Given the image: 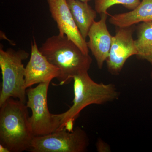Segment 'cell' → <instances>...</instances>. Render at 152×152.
<instances>
[{
	"instance_id": "13",
	"label": "cell",
	"mask_w": 152,
	"mask_h": 152,
	"mask_svg": "<svg viewBox=\"0 0 152 152\" xmlns=\"http://www.w3.org/2000/svg\"><path fill=\"white\" fill-rule=\"evenodd\" d=\"M135 43L138 52L137 56L147 60L152 67V21L142 22L139 25Z\"/></svg>"
},
{
	"instance_id": "7",
	"label": "cell",
	"mask_w": 152,
	"mask_h": 152,
	"mask_svg": "<svg viewBox=\"0 0 152 152\" xmlns=\"http://www.w3.org/2000/svg\"><path fill=\"white\" fill-rule=\"evenodd\" d=\"M134 26L118 27L115 35L113 37L111 47L106 61L108 70L112 75L119 74L127 60L138 54L132 37Z\"/></svg>"
},
{
	"instance_id": "10",
	"label": "cell",
	"mask_w": 152,
	"mask_h": 152,
	"mask_svg": "<svg viewBox=\"0 0 152 152\" xmlns=\"http://www.w3.org/2000/svg\"><path fill=\"white\" fill-rule=\"evenodd\" d=\"M100 15V20L94 22L90 28L87 45L94 57L98 67L101 69L108 57L113 36L109 32L106 24L108 14Z\"/></svg>"
},
{
	"instance_id": "4",
	"label": "cell",
	"mask_w": 152,
	"mask_h": 152,
	"mask_svg": "<svg viewBox=\"0 0 152 152\" xmlns=\"http://www.w3.org/2000/svg\"><path fill=\"white\" fill-rule=\"evenodd\" d=\"M29 54L24 50H4L0 48V68L1 71L2 87L0 92V106L11 98L26 104V90L25 86V67L23 61Z\"/></svg>"
},
{
	"instance_id": "14",
	"label": "cell",
	"mask_w": 152,
	"mask_h": 152,
	"mask_svg": "<svg viewBox=\"0 0 152 152\" xmlns=\"http://www.w3.org/2000/svg\"><path fill=\"white\" fill-rule=\"evenodd\" d=\"M141 0H94L95 10L97 13H108L107 11L112 6L122 5L130 10H133L139 5Z\"/></svg>"
},
{
	"instance_id": "12",
	"label": "cell",
	"mask_w": 152,
	"mask_h": 152,
	"mask_svg": "<svg viewBox=\"0 0 152 152\" xmlns=\"http://www.w3.org/2000/svg\"><path fill=\"white\" fill-rule=\"evenodd\" d=\"M67 2L79 31L86 40L97 12L88 2L79 0H67Z\"/></svg>"
},
{
	"instance_id": "9",
	"label": "cell",
	"mask_w": 152,
	"mask_h": 152,
	"mask_svg": "<svg viewBox=\"0 0 152 152\" xmlns=\"http://www.w3.org/2000/svg\"><path fill=\"white\" fill-rule=\"evenodd\" d=\"M59 74V69L41 53L35 39L33 38L29 61L25 67L26 88L37 84L51 82L53 79L57 78Z\"/></svg>"
},
{
	"instance_id": "11",
	"label": "cell",
	"mask_w": 152,
	"mask_h": 152,
	"mask_svg": "<svg viewBox=\"0 0 152 152\" xmlns=\"http://www.w3.org/2000/svg\"><path fill=\"white\" fill-rule=\"evenodd\" d=\"M152 21V0H141L134 10L112 15L109 22L117 27H126L142 22Z\"/></svg>"
},
{
	"instance_id": "2",
	"label": "cell",
	"mask_w": 152,
	"mask_h": 152,
	"mask_svg": "<svg viewBox=\"0 0 152 152\" xmlns=\"http://www.w3.org/2000/svg\"><path fill=\"white\" fill-rule=\"evenodd\" d=\"M0 144L10 152L28 151L34 136L25 103L11 98L0 106Z\"/></svg>"
},
{
	"instance_id": "1",
	"label": "cell",
	"mask_w": 152,
	"mask_h": 152,
	"mask_svg": "<svg viewBox=\"0 0 152 152\" xmlns=\"http://www.w3.org/2000/svg\"><path fill=\"white\" fill-rule=\"evenodd\" d=\"M39 49L59 69L57 79L60 85L68 84L76 76L88 72L92 62L89 55L84 53L65 35L58 34L48 38Z\"/></svg>"
},
{
	"instance_id": "8",
	"label": "cell",
	"mask_w": 152,
	"mask_h": 152,
	"mask_svg": "<svg viewBox=\"0 0 152 152\" xmlns=\"http://www.w3.org/2000/svg\"><path fill=\"white\" fill-rule=\"evenodd\" d=\"M52 18L56 23L59 34L65 35L85 54H89L87 42L82 37L76 25L67 0H47Z\"/></svg>"
},
{
	"instance_id": "15",
	"label": "cell",
	"mask_w": 152,
	"mask_h": 152,
	"mask_svg": "<svg viewBox=\"0 0 152 152\" xmlns=\"http://www.w3.org/2000/svg\"><path fill=\"white\" fill-rule=\"evenodd\" d=\"M96 147L97 151L99 152H108L111 151L110 148L108 145L102 139L98 140L96 143Z\"/></svg>"
},
{
	"instance_id": "5",
	"label": "cell",
	"mask_w": 152,
	"mask_h": 152,
	"mask_svg": "<svg viewBox=\"0 0 152 152\" xmlns=\"http://www.w3.org/2000/svg\"><path fill=\"white\" fill-rule=\"evenodd\" d=\"M50 82L39 84L27 89L26 104L32 112L29 122L34 137L46 135L58 130L61 114H52L48 107V91Z\"/></svg>"
},
{
	"instance_id": "3",
	"label": "cell",
	"mask_w": 152,
	"mask_h": 152,
	"mask_svg": "<svg viewBox=\"0 0 152 152\" xmlns=\"http://www.w3.org/2000/svg\"><path fill=\"white\" fill-rule=\"evenodd\" d=\"M74 98L72 105L61 114L59 130H73L74 123L81 112L92 104L101 105L113 102L119 98L120 93L113 84L97 83L93 80L88 72L74 77Z\"/></svg>"
},
{
	"instance_id": "17",
	"label": "cell",
	"mask_w": 152,
	"mask_h": 152,
	"mask_svg": "<svg viewBox=\"0 0 152 152\" xmlns=\"http://www.w3.org/2000/svg\"><path fill=\"white\" fill-rule=\"evenodd\" d=\"M79 1H82L84 2L88 3L89 2L91 1V0H79Z\"/></svg>"
},
{
	"instance_id": "6",
	"label": "cell",
	"mask_w": 152,
	"mask_h": 152,
	"mask_svg": "<svg viewBox=\"0 0 152 152\" xmlns=\"http://www.w3.org/2000/svg\"><path fill=\"white\" fill-rule=\"evenodd\" d=\"M90 140L82 128L72 131L59 130L46 135L34 137L28 151L31 152H85Z\"/></svg>"
},
{
	"instance_id": "16",
	"label": "cell",
	"mask_w": 152,
	"mask_h": 152,
	"mask_svg": "<svg viewBox=\"0 0 152 152\" xmlns=\"http://www.w3.org/2000/svg\"><path fill=\"white\" fill-rule=\"evenodd\" d=\"M0 152H10V150L7 147L0 144Z\"/></svg>"
}]
</instances>
